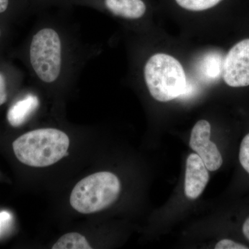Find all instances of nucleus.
Instances as JSON below:
<instances>
[{
  "label": "nucleus",
  "instance_id": "2eb2a0df",
  "mask_svg": "<svg viewBox=\"0 0 249 249\" xmlns=\"http://www.w3.org/2000/svg\"><path fill=\"white\" fill-rule=\"evenodd\" d=\"M2 72L0 71V106L4 105L7 101V81Z\"/></svg>",
  "mask_w": 249,
  "mask_h": 249
},
{
  "label": "nucleus",
  "instance_id": "1a4fd4ad",
  "mask_svg": "<svg viewBox=\"0 0 249 249\" xmlns=\"http://www.w3.org/2000/svg\"><path fill=\"white\" fill-rule=\"evenodd\" d=\"M222 55L217 53H209L204 55L197 66V71L201 79L211 83L216 81L222 74Z\"/></svg>",
  "mask_w": 249,
  "mask_h": 249
},
{
  "label": "nucleus",
  "instance_id": "4468645a",
  "mask_svg": "<svg viewBox=\"0 0 249 249\" xmlns=\"http://www.w3.org/2000/svg\"><path fill=\"white\" fill-rule=\"evenodd\" d=\"M12 220V215L8 211H4L0 212V236L9 227Z\"/></svg>",
  "mask_w": 249,
  "mask_h": 249
},
{
  "label": "nucleus",
  "instance_id": "ddd939ff",
  "mask_svg": "<svg viewBox=\"0 0 249 249\" xmlns=\"http://www.w3.org/2000/svg\"><path fill=\"white\" fill-rule=\"evenodd\" d=\"M215 249H248L249 247L232 240L224 239L218 242Z\"/></svg>",
  "mask_w": 249,
  "mask_h": 249
},
{
  "label": "nucleus",
  "instance_id": "7ed1b4c3",
  "mask_svg": "<svg viewBox=\"0 0 249 249\" xmlns=\"http://www.w3.org/2000/svg\"><path fill=\"white\" fill-rule=\"evenodd\" d=\"M144 78L150 94L160 102L173 101L186 89L182 65L168 54L157 53L150 57L144 67Z\"/></svg>",
  "mask_w": 249,
  "mask_h": 249
},
{
  "label": "nucleus",
  "instance_id": "0eeeda50",
  "mask_svg": "<svg viewBox=\"0 0 249 249\" xmlns=\"http://www.w3.org/2000/svg\"><path fill=\"white\" fill-rule=\"evenodd\" d=\"M209 181V170L197 154L192 153L186 160L184 193L188 199H196L204 192Z\"/></svg>",
  "mask_w": 249,
  "mask_h": 249
},
{
  "label": "nucleus",
  "instance_id": "f257e3e1",
  "mask_svg": "<svg viewBox=\"0 0 249 249\" xmlns=\"http://www.w3.org/2000/svg\"><path fill=\"white\" fill-rule=\"evenodd\" d=\"M65 24L54 18H42L28 46V60L37 83L55 86L74 80L89 55Z\"/></svg>",
  "mask_w": 249,
  "mask_h": 249
},
{
  "label": "nucleus",
  "instance_id": "6ab92c4d",
  "mask_svg": "<svg viewBox=\"0 0 249 249\" xmlns=\"http://www.w3.org/2000/svg\"><path fill=\"white\" fill-rule=\"evenodd\" d=\"M1 29H0V37H1Z\"/></svg>",
  "mask_w": 249,
  "mask_h": 249
},
{
  "label": "nucleus",
  "instance_id": "f03ea898",
  "mask_svg": "<svg viewBox=\"0 0 249 249\" xmlns=\"http://www.w3.org/2000/svg\"><path fill=\"white\" fill-rule=\"evenodd\" d=\"M70 141L63 131L42 128L30 131L13 142L18 160L35 168H44L61 160L68 151Z\"/></svg>",
  "mask_w": 249,
  "mask_h": 249
},
{
  "label": "nucleus",
  "instance_id": "20e7f679",
  "mask_svg": "<svg viewBox=\"0 0 249 249\" xmlns=\"http://www.w3.org/2000/svg\"><path fill=\"white\" fill-rule=\"evenodd\" d=\"M121 190L120 181L114 174L99 172L77 183L71 192L70 204L80 213H94L114 204Z\"/></svg>",
  "mask_w": 249,
  "mask_h": 249
},
{
  "label": "nucleus",
  "instance_id": "9b49d317",
  "mask_svg": "<svg viewBox=\"0 0 249 249\" xmlns=\"http://www.w3.org/2000/svg\"><path fill=\"white\" fill-rule=\"evenodd\" d=\"M180 7L189 11H207L215 7L224 0H175Z\"/></svg>",
  "mask_w": 249,
  "mask_h": 249
},
{
  "label": "nucleus",
  "instance_id": "423d86ee",
  "mask_svg": "<svg viewBox=\"0 0 249 249\" xmlns=\"http://www.w3.org/2000/svg\"><path fill=\"white\" fill-rule=\"evenodd\" d=\"M211 126L209 121H198L192 129L189 145L202 160L207 169L216 171L223 163L222 156L215 143L210 140Z\"/></svg>",
  "mask_w": 249,
  "mask_h": 249
},
{
  "label": "nucleus",
  "instance_id": "dca6fc26",
  "mask_svg": "<svg viewBox=\"0 0 249 249\" xmlns=\"http://www.w3.org/2000/svg\"><path fill=\"white\" fill-rule=\"evenodd\" d=\"M242 231V233H243L245 238L249 241V217L247 218L245 221V222L243 223Z\"/></svg>",
  "mask_w": 249,
  "mask_h": 249
},
{
  "label": "nucleus",
  "instance_id": "f8f14e48",
  "mask_svg": "<svg viewBox=\"0 0 249 249\" xmlns=\"http://www.w3.org/2000/svg\"><path fill=\"white\" fill-rule=\"evenodd\" d=\"M239 160L242 168L249 175V133L244 137L241 142Z\"/></svg>",
  "mask_w": 249,
  "mask_h": 249
},
{
  "label": "nucleus",
  "instance_id": "9d476101",
  "mask_svg": "<svg viewBox=\"0 0 249 249\" xmlns=\"http://www.w3.org/2000/svg\"><path fill=\"white\" fill-rule=\"evenodd\" d=\"M53 249H91L84 236L78 232H70L62 235L52 247Z\"/></svg>",
  "mask_w": 249,
  "mask_h": 249
},
{
  "label": "nucleus",
  "instance_id": "f3484780",
  "mask_svg": "<svg viewBox=\"0 0 249 249\" xmlns=\"http://www.w3.org/2000/svg\"><path fill=\"white\" fill-rule=\"evenodd\" d=\"M10 0H0V14L6 12L9 9Z\"/></svg>",
  "mask_w": 249,
  "mask_h": 249
},
{
  "label": "nucleus",
  "instance_id": "6e6552de",
  "mask_svg": "<svg viewBox=\"0 0 249 249\" xmlns=\"http://www.w3.org/2000/svg\"><path fill=\"white\" fill-rule=\"evenodd\" d=\"M40 106L38 96L28 93L13 104L7 112V120L11 126L19 127L25 124Z\"/></svg>",
  "mask_w": 249,
  "mask_h": 249
},
{
  "label": "nucleus",
  "instance_id": "39448f33",
  "mask_svg": "<svg viewBox=\"0 0 249 249\" xmlns=\"http://www.w3.org/2000/svg\"><path fill=\"white\" fill-rule=\"evenodd\" d=\"M223 79L232 88L249 85V39L234 45L224 59Z\"/></svg>",
  "mask_w": 249,
  "mask_h": 249
},
{
  "label": "nucleus",
  "instance_id": "a211bd4d",
  "mask_svg": "<svg viewBox=\"0 0 249 249\" xmlns=\"http://www.w3.org/2000/svg\"><path fill=\"white\" fill-rule=\"evenodd\" d=\"M47 1H48V0H37V4H38L39 6H42V5L44 4H47Z\"/></svg>",
  "mask_w": 249,
  "mask_h": 249
}]
</instances>
